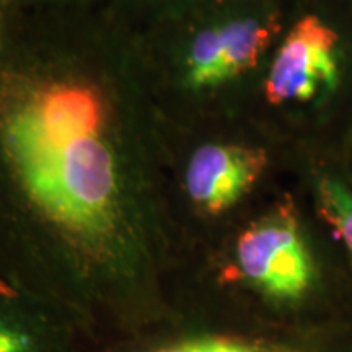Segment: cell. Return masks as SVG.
<instances>
[{"mask_svg": "<svg viewBox=\"0 0 352 352\" xmlns=\"http://www.w3.org/2000/svg\"><path fill=\"white\" fill-rule=\"evenodd\" d=\"M226 277L277 303L297 302L310 290L314 258L290 202L276 206L240 233Z\"/></svg>", "mask_w": 352, "mask_h": 352, "instance_id": "1", "label": "cell"}, {"mask_svg": "<svg viewBox=\"0 0 352 352\" xmlns=\"http://www.w3.org/2000/svg\"><path fill=\"white\" fill-rule=\"evenodd\" d=\"M338 33L320 16L307 15L292 26L266 78L272 104L310 101L334 90L340 80Z\"/></svg>", "mask_w": 352, "mask_h": 352, "instance_id": "2", "label": "cell"}, {"mask_svg": "<svg viewBox=\"0 0 352 352\" xmlns=\"http://www.w3.org/2000/svg\"><path fill=\"white\" fill-rule=\"evenodd\" d=\"M267 166L263 148L236 144L204 145L192 155L186 189L206 215H220L239 202Z\"/></svg>", "mask_w": 352, "mask_h": 352, "instance_id": "3", "label": "cell"}, {"mask_svg": "<svg viewBox=\"0 0 352 352\" xmlns=\"http://www.w3.org/2000/svg\"><path fill=\"white\" fill-rule=\"evenodd\" d=\"M277 32L276 20L239 19L197 34L188 60L191 87H214L258 64Z\"/></svg>", "mask_w": 352, "mask_h": 352, "instance_id": "4", "label": "cell"}, {"mask_svg": "<svg viewBox=\"0 0 352 352\" xmlns=\"http://www.w3.org/2000/svg\"><path fill=\"white\" fill-rule=\"evenodd\" d=\"M87 342L54 308L0 284V352H80Z\"/></svg>", "mask_w": 352, "mask_h": 352, "instance_id": "5", "label": "cell"}, {"mask_svg": "<svg viewBox=\"0 0 352 352\" xmlns=\"http://www.w3.org/2000/svg\"><path fill=\"white\" fill-rule=\"evenodd\" d=\"M101 352H307L289 341L204 329L168 315L152 327L109 341Z\"/></svg>", "mask_w": 352, "mask_h": 352, "instance_id": "6", "label": "cell"}, {"mask_svg": "<svg viewBox=\"0 0 352 352\" xmlns=\"http://www.w3.org/2000/svg\"><path fill=\"white\" fill-rule=\"evenodd\" d=\"M6 116L46 142H65L98 135L103 109L98 96L88 88L60 85L39 91Z\"/></svg>", "mask_w": 352, "mask_h": 352, "instance_id": "7", "label": "cell"}, {"mask_svg": "<svg viewBox=\"0 0 352 352\" xmlns=\"http://www.w3.org/2000/svg\"><path fill=\"white\" fill-rule=\"evenodd\" d=\"M318 212L352 254V191L340 179L323 176L316 184Z\"/></svg>", "mask_w": 352, "mask_h": 352, "instance_id": "8", "label": "cell"}]
</instances>
